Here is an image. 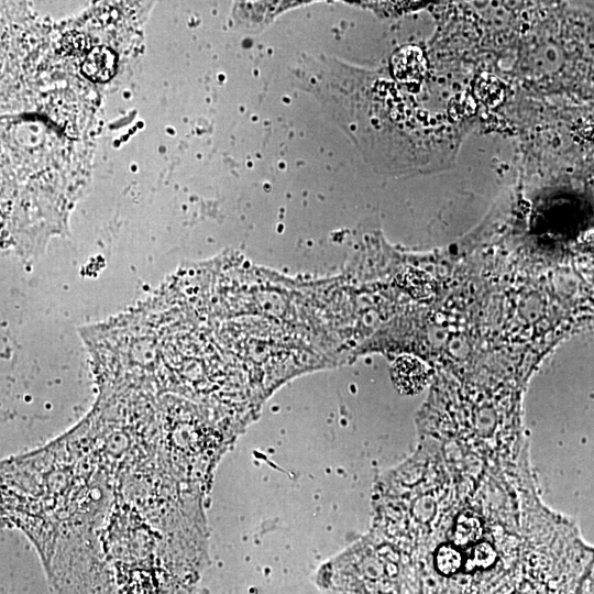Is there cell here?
<instances>
[{
	"label": "cell",
	"mask_w": 594,
	"mask_h": 594,
	"mask_svg": "<svg viewBox=\"0 0 594 594\" xmlns=\"http://www.w3.org/2000/svg\"><path fill=\"white\" fill-rule=\"evenodd\" d=\"M392 380L396 388L404 394H416L426 385L429 371L418 359L410 355H402L393 363L391 369Z\"/></svg>",
	"instance_id": "obj_1"
},
{
	"label": "cell",
	"mask_w": 594,
	"mask_h": 594,
	"mask_svg": "<svg viewBox=\"0 0 594 594\" xmlns=\"http://www.w3.org/2000/svg\"><path fill=\"white\" fill-rule=\"evenodd\" d=\"M391 63L394 77L403 84H418L427 68L422 51L413 45L396 51Z\"/></svg>",
	"instance_id": "obj_2"
},
{
	"label": "cell",
	"mask_w": 594,
	"mask_h": 594,
	"mask_svg": "<svg viewBox=\"0 0 594 594\" xmlns=\"http://www.w3.org/2000/svg\"><path fill=\"white\" fill-rule=\"evenodd\" d=\"M116 65L117 57L114 53L105 46H97L86 55L81 72L90 80L102 82L113 76Z\"/></svg>",
	"instance_id": "obj_3"
},
{
	"label": "cell",
	"mask_w": 594,
	"mask_h": 594,
	"mask_svg": "<svg viewBox=\"0 0 594 594\" xmlns=\"http://www.w3.org/2000/svg\"><path fill=\"white\" fill-rule=\"evenodd\" d=\"M400 286L415 298H426L431 294L432 285L428 275L416 268H408L398 278Z\"/></svg>",
	"instance_id": "obj_4"
},
{
	"label": "cell",
	"mask_w": 594,
	"mask_h": 594,
	"mask_svg": "<svg viewBox=\"0 0 594 594\" xmlns=\"http://www.w3.org/2000/svg\"><path fill=\"white\" fill-rule=\"evenodd\" d=\"M482 526L477 518L462 515L458 518L454 529V542L459 546L469 544L480 539Z\"/></svg>",
	"instance_id": "obj_5"
},
{
	"label": "cell",
	"mask_w": 594,
	"mask_h": 594,
	"mask_svg": "<svg viewBox=\"0 0 594 594\" xmlns=\"http://www.w3.org/2000/svg\"><path fill=\"white\" fill-rule=\"evenodd\" d=\"M462 564L461 554L451 546H442L436 553V568L443 575H452Z\"/></svg>",
	"instance_id": "obj_6"
},
{
	"label": "cell",
	"mask_w": 594,
	"mask_h": 594,
	"mask_svg": "<svg viewBox=\"0 0 594 594\" xmlns=\"http://www.w3.org/2000/svg\"><path fill=\"white\" fill-rule=\"evenodd\" d=\"M495 559L496 552L494 548L490 543L483 542L474 547L470 558V564L473 568L486 569L492 565Z\"/></svg>",
	"instance_id": "obj_7"
},
{
	"label": "cell",
	"mask_w": 594,
	"mask_h": 594,
	"mask_svg": "<svg viewBox=\"0 0 594 594\" xmlns=\"http://www.w3.org/2000/svg\"><path fill=\"white\" fill-rule=\"evenodd\" d=\"M85 42L86 40L84 35L73 34V37L68 36L67 38H65L64 48L66 50V52L72 53V54L78 53L85 50L86 47Z\"/></svg>",
	"instance_id": "obj_8"
}]
</instances>
